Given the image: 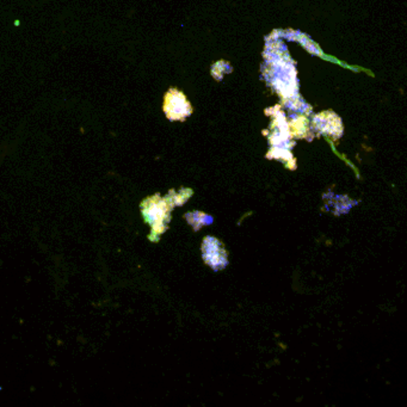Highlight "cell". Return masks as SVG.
Returning a JSON list of instances; mask_svg holds the SVG:
<instances>
[{
	"label": "cell",
	"mask_w": 407,
	"mask_h": 407,
	"mask_svg": "<svg viewBox=\"0 0 407 407\" xmlns=\"http://www.w3.org/2000/svg\"><path fill=\"white\" fill-rule=\"evenodd\" d=\"M141 212L144 215L145 221L151 226V237L157 236L159 238L167 229L170 224L171 210L174 207L166 198H162L159 194L146 198L141 203Z\"/></svg>",
	"instance_id": "cell-1"
},
{
	"label": "cell",
	"mask_w": 407,
	"mask_h": 407,
	"mask_svg": "<svg viewBox=\"0 0 407 407\" xmlns=\"http://www.w3.org/2000/svg\"><path fill=\"white\" fill-rule=\"evenodd\" d=\"M202 257L205 263L213 269L214 272H220L229 265V253L221 241L214 237H206L202 243Z\"/></svg>",
	"instance_id": "cell-3"
},
{
	"label": "cell",
	"mask_w": 407,
	"mask_h": 407,
	"mask_svg": "<svg viewBox=\"0 0 407 407\" xmlns=\"http://www.w3.org/2000/svg\"><path fill=\"white\" fill-rule=\"evenodd\" d=\"M186 219L193 226L195 231L201 229L203 226L213 224V217L207 215V214L201 213V212H193V213L186 214Z\"/></svg>",
	"instance_id": "cell-6"
},
{
	"label": "cell",
	"mask_w": 407,
	"mask_h": 407,
	"mask_svg": "<svg viewBox=\"0 0 407 407\" xmlns=\"http://www.w3.org/2000/svg\"><path fill=\"white\" fill-rule=\"evenodd\" d=\"M312 129L318 134L329 136L334 140L341 139L343 135V122L337 114L327 110L322 113L317 114L312 120Z\"/></svg>",
	"instance_id": "cell-4"
},
{
	"label": "cell",
	"mask_w": 407,
	"mask_h": 407,
	"mask_svg": "<svg viewBox=\"0 0 407 407\" xmlns=\"http://www.w3.org/2000/svg\"><path fill=\"white\" fill-rule=\"evenodd\" d=\"M164 113L170 121H184L193 113L190 102L177 89H170L164 98Z\"/></svg>",
	"instance_id": "cell-2"
},
{
	"label": "cell",
	"mask_w": 407,
	"mask_h": 407,
	"mask_svg": "<svg viewBox=\"0 0 407 407\" xmlns=\"http://www.w3.org/2000/svg\"><path fill=\"white\" fill-rule=\"evenodd\" d=\"M288 129H289L291 139L293 138L294 139H313V129L305 115H296L293 117L291 122L288 123Z\"/></svg>",
	"instance_id": "cell-5"
}]
</instances>
